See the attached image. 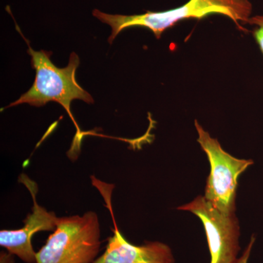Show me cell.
<instances>
[{
  "instance_id": "cell-1",
  "label": "cell",
  "mask_w": 263,
  "mask_h": 263,
  "mask_svg": "<svg viewBox=\"0 0 263 263\" xmlns=\"http://www.w3.org/2000/svg\"><path fill=\"white\" fill-rule=\"evenodd\" d=\"M16 28L28 45L27 53L32 57V67L36 71V76L32 87L7 108L22 104H28L34 107L44 106L49 102L60 104L76 127V136L72 148L69 151V154L72 152V157L76 158V149L78 153L80 152L83 133L71 113V103L75 100H81L88 104L94 103L92 97L78 84L76 79V72L80 65V59L75 52H72L68 65L65 68H58L51 61L52 52L34 51L31 48L28 40L19 30L17 24Z\"/></svg>"
},
{
  "instance_id": "cell-2",
  "label": "cell",
  "mask_w": 263,
  "mask_h": 263,
  "mask_svg": "<svg viewBox=\"0 0 263 263\" xmlns=\"http://www.w3.org/2000/svg\"><path fill=\"white\" fill-rule=\"evenodd\" d=\"M252 11V5L249 0H190L186 4L165 11H146L143 14L124 15L108 14L95 9L92 15L111 27L112 33L108 38V43L111 44L119 33L130 27L150 29L160 39L164 31L181 21L201 19L212 14L224 15L241 28L239 22L248 23Z\"/></svg>"
},
{
  "instance_id": "cell-3",
  "label": "cell",
  "mask_w": 263,
  "mask_h": 263,
  "mask_svg": "<svg viewBox=\"0 0 263 263\" xmlns=\"http://www.w3.org/2000/svg\"><path fill=\"white\" fill-rule=\"evenodd\" d=\"M100 248L96 213L58 217L56 229L36 254V263H92Z\"/></svg>"
},
{
  "instance_id": "cell-4",
  "label": "cell",
  "mask_w": 263,
  "mask_h": 263,
  "mask_svg": "<svg viewBox=\"0 0 263 263\" xmlns=\"http://www.w3.org/2000/svg\"><path fill=\"white\" fill-rule=\"evenodd\" d=\"M195 126L198 133L197 141L206 154L211 164L204 197L219 212L235 214L238 177L254 162L230 155L197 120L195 121Z\"/></svg>"
},
{
  "instance_id": "cell-5",
  "label": "cell",
  "mask_w": 263,
  "mask_h": 263,
  "mask_svg": "<svg viewBox=\"0 0 263 263\" xmlns=\"http://www.w3.org/2000/svg\"><path fill=\"white\" fill-rule=\"evenodd\" d=\"M177 209L187 211L201 220L211 254V263H235L239 253L240 228L235 214H227L198 196Z\"/></svg>"
},
{
  "instance_id": "cell-6",
  "label": "cell",
  "mask_w": 263,
  "mask_h": 263,
  "mask_svg": "<svg viewBox=\"0 0 263 263\" xmlns=\"http://www.w3.org/2000/svg\"><path fill=\"white\" fill-rule=\"evenodd\" d=\"M19 181L23 183L32 195V212L24 220V226L18 230H3L0 231V245L13 255H16L26 263H36V254L32 247V238L41 231H54L58 219L53 212H48L36 200L38 186L25 174L19 176Z\"/></svg>"
},
{
  "instance_id": "cell-7",
  "label": "cell",
  "mask_w": 263,
  "mask_h": 263,
  "mask_svg": "<svg viewBox=\"0 0 263 263\" xmlns=\"http://www.w3.org/2000/svg\"><path fill=\"white\" fill-rule=\"evenodd\" d=\"M103 195L114 221V235L108 238L103 255L92 263H175L174 254L169 246L160 241L146 242L144 245H132L118 228L110 201V194Z\"/></svg>"
},
{
  "instance_id": "cell-8",
  "label": "cell",
  "mask_w": 263,
  "mask_h": 263,
  "mask_svg": "<svg viewBox=\"0 0 263 263\" xmlns=\"http://www.w3.org/2000/svg\"><path fill=\"white\" fill-rule=\"evenodd\" d=\"M248 24L257 26L253 34L263 53V15H256L249 18Z\"/></svg>"
},
{
  "instance_id": "cell-9",
  "label": "cell",
  "mask_w": 263,
  "mask_h": 263,
  "mask_svg": "<svg viewBox=\"0 0 263 263\" xmlns=\"http://www.w3.org/2000/svg\"><path fill=\"white\" fill-rule=\"evenodd\" d=\"M255 240V235H252V236L251 237L250 241H249V245H247L245 252H243V254L240 256L235 263H248L249 257H250L251 252H252Z\"/></svg>"
},
{
  "instance_id": "cell-10",
  "label": "cell",
  "mask_w": 263,
  "mask_h": 263,
  "mask_svg": "<svg viewBox=\"0 0 263 263\" xmlns=\"http://www.w3.org/2000/svg\"><path fill=\"white\" fill-rule=\"evenodd\" d=\"M13 254L10 252L6 253L5 252H2L0 254V263H14V259L13 257Z\"/></svg>"
}]
</instances>
